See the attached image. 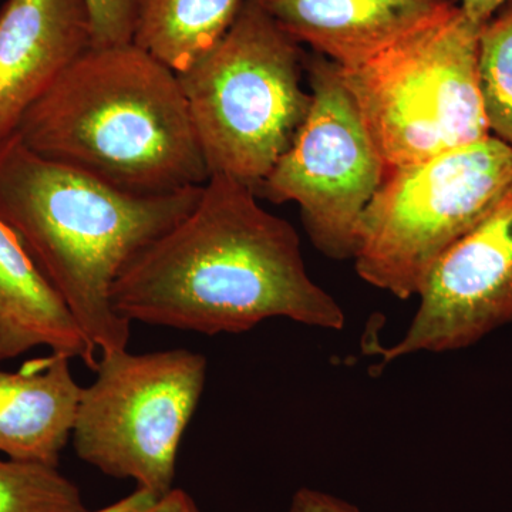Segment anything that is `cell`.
<instances>
[{
    "instance_id": "7c38bea8",
    "label": "cell",
    "mask_w": 512,
    "mask_h": 512,
    "mask_svg": "<svg viewBox=\"0 0 512 512\" xmlns=\"http://www.w3.org/2000/svg\"><path fill=\"white\" fill-rule=\"evenodd\" d=\"M36 348L82 360L93 372L99 363L96 346L62 296L0 221V362Z\"/></svg>"
},
{
    "instance_id": "9a60e30c",
    "label": "cell",
    "mask_w": 512,
    "mask_h": 512,
    "mask_svg": "<svg viewBox=\"0 0 512 512\" xmlns=\"http://www.w3.org/2000/svg\"><path fill=\"white\" fill-rule=\"evenodd\" d=\"M478 76L488 130L512 147V0L481 30Z\"/></svg>"
},
{
    "instance_id": "8992f818",
    "label": "cell",
    "mask_w": 512,
    "mask_h": 512,
    "mask_svg": "<svg viewBox=\"0 0 512 512\" xmlns=\"http://www.w3.org/2000/svg\"><path fill=\"white\" fill-rule=\"evenodd\" d=\"M512 191V147L488 136L390 168L367 205L353 256L367 284L406 301L431 269Z\"/></svg>"
},
{
    "instance_id": "3957f363",
    "label": "cell",
    "mask_w": 512,
    "mask_h": 512,
    "mask_svg": "<svg viewBox=\"0 0 512 512\" xmlns=\"http://www.w3.org/2000/svg\"><path fill=\"white\" fill-rule=\"evenodd\" d=\"M16 134L40 156L130 194H171L210 178L177 73L134 43L89 47Z\"/></svg>"
},
{
    "instance_id": "d6986e66",
    "label": "cell",
    "mask_w": 512,
    "mask_h": 512,
    "mask_svg": "<svg viewBox=\"0 0 512 512\" xmlns=\"http://www.w3.org/2000/svg\"><path fill=\"white\" fill-rule=\"evenodd\" d=\"M134 512H201L190 494L180 488H173L170 493L157 498L154 503Z\"/></svg>"
},
{
    "instance_id": "5bb4252c",
    "label": "cell",
    "mask_w": 512,
    "mask_h": 512,
    "mask_svg": "<svg viewBox=\"0 0 512 512\" xmlns=\"http://www.w3.org/2000/svg\"><path fill=\"white\" fill-rule=\"evenodd\" d=\"M245 0H138L133 43L175 73L217 45Z\"/></svg>"
},
{
    "instance_id": "6da1fadb",
    "label": "cell",
    "mask_w": 512,
    "mask_h": 512,
    "mask_svg": "<svg viewBox=\"0 0 512 512\" xmlns=\"http://www.w3.org/2000/svg\"><path fill=\"white\" fill-rule=\"evenodd\" d=\"M248 185L215 174L190 214L138 252L111 291L128 322L215 336L284 318L342 330L339 302L306 271L291 222Z\"/></svg>"
},
{
    "instance_id": "9c48e42d",
    "label": "cell",
    "mask_w": 512,
    "mask_h": 512,
    "mask_svg": "<svg viewBox=\"0 0 512 512\" xmlns=\"http://www.w3.org/2000/svg\"><path fill=\"white\" fill-rule=\"evenodd\" d=\"M417 298L403 338L379 350L383 363L468 348L512 323V191L441 256Z\"/></svg>"
},
{
    "instance_id": "2e32d148",
    "label": "cell",
    "mask_w": 512,
    "mask_h": 512,
    "mask_svg": "<svg viewBox=\"0 0 512 512\" xmlns=\"http://www.w3.org/2000/svg\"><path fill=\"white\" fill-rule=\"evenodd\" d=\"M0 512H87L82 491L59 468L0 458Z\"/></svg>"
},
{
    "instance_id": "5b68a950",
    "label": "cell",
    "mask_w": 512,
    "mask_h": 512,
    "mask_svg": "<svg viewBox=\"0 0 512 512\" xmlns=\"http://www.w3.org/2000/svg\"><path fill=\"white\" fill-rule=\"evenodd\" d=\"M483 28L457 3L363 66H338L387 170L491 136L478 76Z\"/></svg>"
},
{
    "instance_id": "7a4b0ae2",
    "label": "cell",
    "mask_w": 512,
    "mask_h": 512,
    "mask_svg": "<svg viewBox=\"0 0 512 512\" xmlns=\"http://www.w3.org/2000/svg\"><path fill=\"white\" fill-rule=\"evenodd\" d=\"M202 187L130 194L40 156L18 134L0 146V221L100 353L127 349L130 340L131 323L111 302L117 278L138 252L190 214Z\"/></svg>"
},
{
    "instance_id": "52a82bcc",
    "label": "cell",
    "mask_w": 512,
    "mask_h": 512,
    "mask_svg": "<svg viewBox=\"0 0 512 512\" xmlns=\"http://www.w3.org/2000/svg\"><path fill=\"white\" fill-rule=\"evenodd\" d=\"M207 370L205 356L188 349L101 353L77 403L74 453L106 476L136 481L157 497L170 493Z\"/></svg>"
},
{
    "instance_id": "ac0fdd59",
    "label": "cell",
    "mask_w": 512,
    "mask_h": 512,
    "mask_svg": "<svg viewBox=\"0 0 512 512\" xmlns=\"http://www.w3.org/2000/svg\"><path fill=\"white\" fill-rule=\"evenodd\" d=\"M289 512H360L356 505L313 488H301L292 497Z\"/></svg>"
},
{
    "instance_id": "8fae6325",
    "label": "cell",
    "mask_w": 512,
    "mask_h": 512,
    "mask_svg": "<svg viewBox=\"0 0 512 512\" xmlns=\"http://www.w3.org/2000/svg\"><path fill=\"white\" fill-rule=\"evenodd\" d=\"M299 45L342 70L375 59L436 22L454 0H255Z\"/></svg>"
},
{
    "instance_id": "e0dca14e",
    "label": "cell",
    "mask_w": 512,
    "mask_h": 512,
    "mask_svg": "<svg viewBox=\"0 0 512 512\" xmlns=\"http://www.w3.org/2000/svg\"><path fill=\"white\" fill-rule=\"evenodd\" d=\"M92 25V46L133 43L138 0H84Z\"/></svg>"
},
{
    "instance_id": "ffe728a7",
    "label": "cell",
    "mask_w": 512,
    "mask_h": 512,
    "mask_svg": "<svg viewBox=\"0 0 512 512\" xmlns=\"http://www.w3.org/2000/svg\"><path fill=\"white\" fill-rule=\"evenodd\" d=\"M508 2L510 0H461L460 6L470 18L485 25Z\"/></svg>"
},
{
    "instance_id": "277c9868",
    "label": "cell",
    "mask_w": 512,
    "mask_h": 512,
    "mask_svg": "<svg viewBox=\"0 0 512 512\" xmlns=\"http://www.w3.org/2000/svg\"><path fill=\"white\" fill-rule=\"evenodd\" d=\"M306 53L255 0L210 52L178 73L211 175L256 191L311 109Z\"/></svg>"
},
{
    "instance_id": "4fadbf2b",
    "label": "cell",
    "mask_w": 512,
    "mask_h": 512,
    "mask_svg": "<svg viewBox=\"0 0 512 512\" xmlns=\"http://www.w3.org/2000/svg\"><path fill=\"white\" fill-rule=\"evenodd\" d=\"M70 360L52 353L18 372L0 369V453L59 467L82 392Z\"/></svg>"
},
{
    "instance_id": "44dd1931",
    "label": "cell",
    "mask_w": 512,
    "mask_h": 512,
    "mask_svg": "<svg viewBox=\"0 0 512 512\" xmlns=\"http://www.w3.org/2000/svg\"><path fill=\"white\" fill-rule=\"evenodd\" d=\"M157 498L156 495L148 493L146 490H141V488H137L134 493L121 498L117 503L107 505V507L92 512H134L147 507L148 504L154 503Z\"/></svg>"
},
{
    "instance_id": "ba28073f",
    "label": "cell",
    "mask_w": 512,
    "mask_h": 512,
    "mask_svg": "<svg viewBox=\"0 0 512 512\" xmlns=\"http://www.w3.org/2000/svg\"><path fill=\"white\" fill-rule=\"evenodd\" d=\"M305 66L308 117L255 194L274 204L296 202L315 248L348 261L387 168L339 67L318 53L306 55Z\"/></svg>"
},
{
    "instance_id": "30bf717a",
    "label": "cell",
    "mask_w": 512,
    "mask_h": 512,
    "mask_svg": "<svg viewBox=\"0 0 512 512\" xmlns=\"http://www.w3.org/2000/svg\"><path fill=\"white\" fill-rule=\"evenodd\" d=\"M92 47L84 0H6L0 8V146Z\"/></svg>"
}]
</instances>
